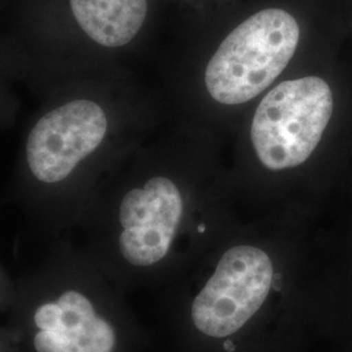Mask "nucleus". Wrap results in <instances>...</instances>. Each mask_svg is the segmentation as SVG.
<instances>
[{"instance_id": "nucleus-1", "label": "nucleus", "mask_w": 352, "mask_h": 352, "mask_svg": "<svg viewBox=\"0 0 352 352\" xmlns=\"http://www.w3.org/2000/svg\"><path fill=\"white\" fill-rule=\"evenodd\" d=\"M300 25L289 11L264 8L227 36L206 67L205 85L223 104L251 101L270 87L292 59Z\"/></svg>"}, {"instance_id": "nucleus-5", "label": "nucleus", "mask_w": 352, "mask_h": 352, "mask_svg": "<svg viewBox=\"0 0 352 352\" xmlns=\"http://www.w3.org/2000/svg\"><path fill=\"white\" fill-rule=\"evenodd\" d=\"M182 215V195L167 177H153L142 188L129 190L119 209L123 258L139 267L160 263L171 248Z\"/></svg>"}, {"instance_id": "nucleus-2", "label": "nucleus", "mask_w": 352, "mask_h": 352, "mask_svg": "<svg viewBox=\"0 0 352 352\" xmlns=\"http://www.w3.org/2000/svg\"><path fill=\"white\" fill-rule=\"evenodd\" d=\"M333 109L331 89L317 76L270 90L252 120V144L260 162L276 171L304 164L322 139Z\"/></svg>"}, {"instance_id": "nucleus-4", "label": "nucleus", "mask_w": 352, "mask_h": 352, "mask_svg": "<svg viewBox=\"0 0 352 352\" xmlns=\"http://www.w3.org/2000/svg\"><path fill=\"white\" fill-rule=\"evenodd\" d=\"M106 132V113L98 103L89 100L68 102L43 115L26 142L32 174L46 184L63 182L97 151Z\"/></svg>"}, {"instance_id": "nucleus-7", "label": "nucleus", "mask_w": 352, "mask_h": 352, "mask_svg": "<svg viewBox=\"0 0 352 352\" xmlns=\"http://www.w3.org/2000/svg\"><path fill=\"white\" fill-rule=\"evenodd\" d=\"M77 24L103 47H122L139 34L146 0H69Z\"/></svg>"}, {"instance_id": "nucleus-6", "label": "nucleus", "mask_w": 352, "mask_h": 352, "mask_svg": "<svg viewBox=\"0 0 352 352\" xmlns=\"http://www.w3.org/2000/svg\"><path fill=\"white\" fill-rule=\"evenodd\" d=\"M33 322L36 352H113L116 333L85 294L67 289L37 307Z\"/></svg>"}, {"instance_id": "nucleus-3", "label": "nucleus", "mask_w": 352, "mask_h": 352, "mask_svg": "<svg viewBox=\"0 0 352 352\" xmlns=\"http://www.w3.org/2000/svg\"><path fill=\"white\" fill-rule=\"evenodd\" d=\"M273 278V263L264 251L252 245L230 248L192 302L193 325L210 338L235 334L260 311Z\"/></svg>"}]
</instances>
